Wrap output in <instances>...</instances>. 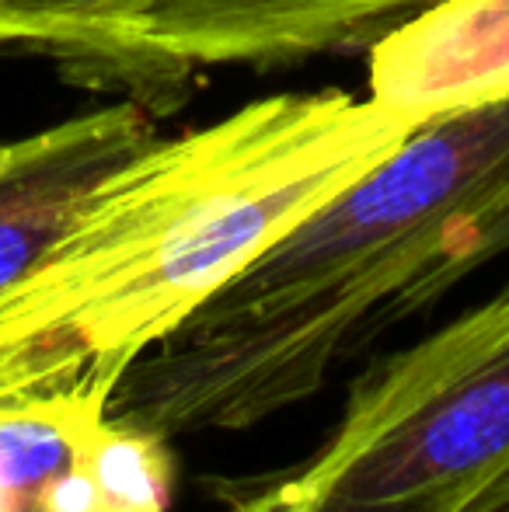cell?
Instances as JSON below:
<instances>
[{"mask_svg":"<svg viewBox=\"0 0 509 512\" xmlns=\"http://www.w3.org/2000/svg\"><path fill=\"white\" fill-rule=\"evenodd\" d=\"M429 4L436 0H161L150 49L189 88L196 70L283 67L367 49Z\"/></svg>","mask_w":509,"mask_h":512,"instance_id":"277c9868","label":"cell"},{"mask_svg":"<svg viewBox=\"0 0 509 512\" xmlns=\"http://www.w3.org/2000/svg\"><path fill=\"white\" fill-rule=\"evenodd\" d=\"M367 95L394 115H436L509 98V0H436L367 46Z\"/></svg>","mask_w":509,"mask_h":512,"instance_id":"8992f818","label":"cell"},{"mask_svg":"<svg viewBox=\"0 0 509 512\" xmlns=\"http://www.w3.org/2000/svg\"><path fill=\"white\" fill-rule=\"evenodd\" d=\"M0 512H39V506L18 488V481L7 474L4 460H0Z\"/></svg>","mask_w":509,"mask_h":512,"instance_id":"4fadbf2b","label":"cell"},{"mask_svg":"<svg viewBox=\"0 0 509 512\" xmlns=\"http://www.w3.org/2000/svg\"><path fill=\"white\" fill-rule=\"evenodd\" d=\"M422 122L342 88L255 98L98 182L0 293V405L102 398Z\"/></svg>","mask_w":509,"mask_h":512,"instance_id":"6da1fadb","label":"cell"},{"mask_svg":"<svg viewBox=\"0 0 509 512\" xmlns=\"http://www.w3.org/2000/svg\"><path fill=\"white\" fill-rule=\"evenodd\" d=\"M262 502V512H321L318 502L293 481V471L262 474V478H248Z\"/></svg>","mask_w":509,"mask_h":512,"instance_id":"30bf717a","label":"cell"},{"mask_svg":"<svg viewBox=\"0 0 509 512\" xmlns=\"http://www.w3.org/2000/svg\"><path fill=\"white\" fill-rule=\"evenodd\" d=\"M161 0H0V46L56 63L63 81L91 91H126L147 112L185 98L150 49Z\"/></svg>","mask_w":509,"mask_h":512,"instance_id":"52a82bcc","label":"cell"},{"mask_svg":"<svg viewBox=\"0 0 509 512\" xmlns=\"http://www.w3.org/2000/svg\"><path fill=\"white\" fill-rule=\"evenodd\" d=\"M84 467L102 512H168L175 492V457L168 439L105 415L84 446Z\"/></svg>","mask_w":509,"mask_h":512,"instance_id":"ba28073f","label":"cell"},{"mask_svg":"<svg viewBox=\"0 0 509 512\" xmlns=\"http://www.w3.org/2000/svg\"><path fill=\"white\" fill-rule=\"evenodd\" d=\"M454 512H509V460L485 474Z\"/></svg>","mask_w":509,"mask_h":512,"instance_id":"8fae6325","label":"cell"},{"mask_svg":"<svg viewBox=\"0 0 509 512\" xmlns=\"http://www.w3.org/2000/svg\"><path fill=\"white\" fill-rule=\"evenodd\" d=\"M217 488V499L224 502L227 512H262V502H258L252 481H213Z\"/></svg>","mask_w":509,"mask_h":512,"instance_id":"7c38bea8","label":"cell"},{"mask_svg":"<svg viewBox=\"0 0 509 512\" xmlns=\"http://www.w3.org/2000/svg\"><path fill=\"white\" fill-rule=\"evenodd\" d=\"M509 460V283L353 380L293 471L321 512H454Z\"/></svg>","mask_w":509,"mask_h":512,"instance_id":"3957f363","label":"cell"},{"mask_svg":"<svg viewBox=\"0 0 509 512\" xmlns=\"http://www.w3.org/2000/svg\"><path fill=\"white\" fill-rule=\"evenodd\" d=\"M506 192L509 98L422 122L143 352L105 415L171 443L297 408L391 328L394 300Z\"/></svg>","mask_w":509,"mask_h":512,"instance_id":"7a4b0ae2","label":"cell"},{"mask_svg":"<svg viewBox=\"0 0 509 512\" xmlns=\"http://www.w3.org/2000/svg\"><path fill=\"white\" fill-rule=\"evenodd\" d=\"M509 251V192L503 199H496L485 213H478L475 220H468L461 230H454V237L447 241L443 255L436 258V265L429 272H422L391 307L387 324H401L405 317H415L422 310H433L454 290L457 283L471 276V272L485 269L489 262L503 258Z\"/></svg>","mask_w":509,"mask_h":512,"instance_id":"9c48e42d","label":"cell"},{"mask_svg":"<svg viewBox=\"0 0 509 512\" xmlns=\"http://www.w3.org/2000/svg\"><path fill=\"white\" fill-rule=\"evenodd\" d=\"M154 136V112L123 98L0 143V293L53 248L98 182Z\"/></svg>","mask_w":509,"mask_h":512,"instance_id":"5b68a950","label":"cell"}]
</instances>
